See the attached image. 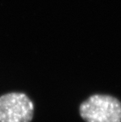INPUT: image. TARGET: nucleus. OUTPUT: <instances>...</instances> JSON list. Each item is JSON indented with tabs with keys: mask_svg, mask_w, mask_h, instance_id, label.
<instances>
[{
	"mask_svg": "<svg viewBox=\"0 0 121 122\" xmlns=\"http://www.w3.org/2000/svg\"><path fill=\"white\" fill-rule=\"evenodd\" d=\"M85 122H121V102L107 94H93L80 105Z\"/></svg>",
	"mask_w": 121,
	"mask_h": 122,
	"instance_id": "obj_1",
	"label": "nucleus"
},
{
	"mask_svg": "<svg viewBox=\"0 0 121 122\" xmlns=\"http://www.w3.org/2000/svg\"><path fill=\"white\" fill-rule=\"evenodd\" d=\"M34 106L25 94L12 92L0 97V122H31Z\"/></svg>",
	"mask_w": 121,
	"mask_h": 122,
	"instance_id": "obj_2",
	"label": "nucleus"
}]
</instances>
